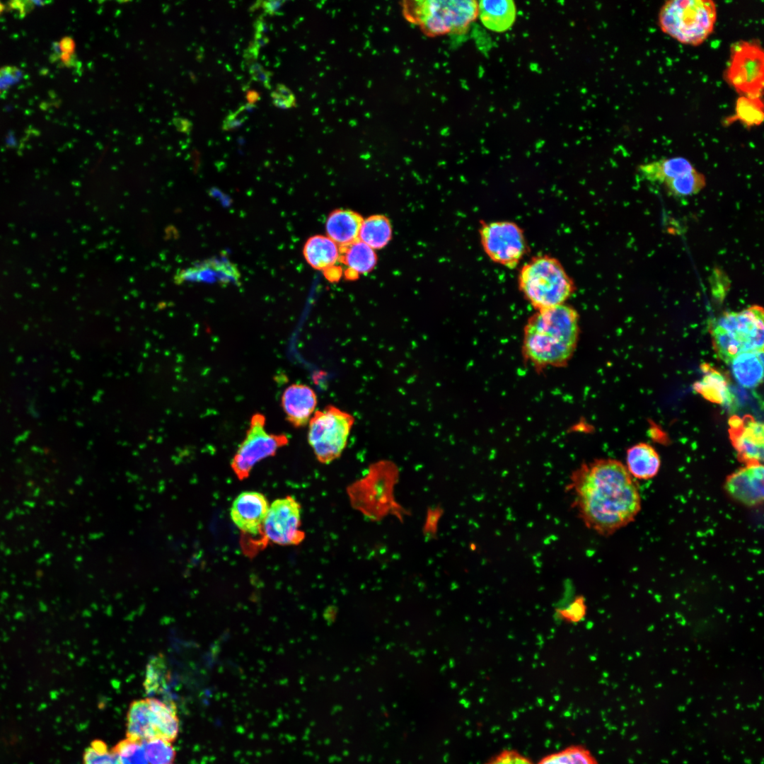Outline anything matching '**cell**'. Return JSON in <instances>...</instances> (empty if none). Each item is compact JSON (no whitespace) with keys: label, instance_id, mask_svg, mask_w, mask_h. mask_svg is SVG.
Masks as SVG:
<instances>
[{"label":"cell","instance_id":"obj_1","mask_svg":"<svg viewBox=\"0 0 764 764\" xmlns=\"http://www.w3.org/2000/svg\"><path fill=\"white\" fill-rule=\"evenodd\" d=\"M572 507L589 529L610 536L632 521L641 498L625 465L612 458L583 463L567 485Z\"/></svg>","mask_w":764,"mask_h":764},{"label":"cell","instance_id":"obj_17","mask_svg":"<svg viewBox=\"0 0 764 764\" xmlns=\"http://www.w3.org/2000/svg\"><path fill=\"white\" fill-rule=\"evenodd\" d=\"M240 278L236 268L216 260H207L180 270L174 276L176 284L185 282L236 283Z\"/></svg>","mask_w":764,"mask_h":764},{"label":"cell","instance_id":"obj_6","mask_svg":"<svg viewBox=\"0 0 764 764\" xmlns=\"http://www.w3.org/2000/svg\"><path fill=\"white\" fill-rule=\"evenodd\" d=\"M407 20L429 36L465 33L478 16L475 1H407L403 2Z\"/></svg>","mask_w":764,"mask_h":764},{"label":"cell","instance_id":"obj_34","mask_svg":"<svg viewBox=\"0 0 764 764\" xmlns=\"http://www.w3.org/2000/svg\"><path fill=\"white\" fill-rule=\"evenodd\" d=\"M23 76V71L16 66H4L0 67V97L13 86L18 83Z\"/></svg>","mask_w":764,"mask_h":764},{"label":"cell","instance_id":"obj_44","mask_svg":"<svg viewBox=\"0 0 764 764\" xmlns=\"http://www.w3.org/2000/svg\"><path fill=\"white\" fill-rule=\"evenodd\" d=\"M270 96L272 98L273 104L279 108L289 109L294 107L288 100L282 97L276 91H272Z\"/></svg>","mask_w":764,"mask_h":764},{"label":"cell","instance_id":"obj_13","mask_svg":"<svg viewBox=\"0 0 764 764\" xmlns=\"http://www.w3.org/2000/svg\"><path fill=\"white\" fill-rule=\"evenodd\" d=\"M729 436L739 458L746 464L761 463L763 458V424L751 415L729 420Z\"/></svg>","mask_w":764,"mask_h":764},{"label":"cell","instance_id":"obj_24","mask_svg":"<svg viewBox=\"0 0 764 764\" xmlns=\"http://www.w3.org/2000/svg\"><path fill=\"white\" fill-rule=\"evenodd\" d=\"M340 248V260L347 267V277L352 279L359 274L368 273L376 264L377 257L374 250L360 240Z\"/></svg>","mask_w":764,"mask_h":764},{"label":"cell","instance_id":"obj_23","mask_svg":"<svg viewBox=\"0 0 764 764\" xmlns=\"http://www.w3.org/2000/svg\"><path fill=\"white\" fill-rule=\"evenodd\" d=\"M516 6L511 0L481 1L478 15L489 30L502 33L509 30L516 19Z\"/></svg>","mask_w":764,"mask_h":764},{"label":"cell","instance_id":"obj_7","mask_svg":"<svg viewBox=\"0 0 764 764\" xmlns=\"http://www.w3.org/2000/svg\"><path fill=\"white\" fill-rule=\"evenodd\" d=\"M127 737L141 741L161 739L173 741L178 734L175 705L155 698L133 701L127 712Z\"/></svg>","mask_w":764,"mask_h":764},{"label":"cell","instance_id":"obj_42","mask_svg":"<svg viewBox=\"0 0 764 764\" xmlns=\"http://www.w3.org/2000/svg\"><path fill=\"white\" fill-rule=\"evenodd\" d=\"M276 92L288 100L294 107L296 106V98L294 93L285 85L278 83L276 86Z\"/></svg>","mask_w":764,"mask_h":764},{"label":"cell","instance_id":"obj_35","mask_svg":"<svg viewBox=\"0 0 764 764\" xmlns=\"http://www.w3.org/2000/svg\"><path fill=\"white\" fill-rule=\"evenodd\" d=\"M485 764H533L526 757L514 750H504Z\"/></svg>","mask_w":764,"mask_h":764},{"label":"cell","instance_id":"obj_39","mask_svg":"<svg viewBox=\"0 0 764 764\" xmlns=\"http://www.w3.org/2000/svg\"><path fill=\"white\" fill-rule=\"evenodd\" d=\"M284 3L285 1H264L260 2V6L266 14L275 16Z\"/></svg>","mask_w":764,"mask_h":764},{"label":"cell","instance_id":"obj_12","mask_svg":"<svg viewBox=\"0 0 764 764\" xmlns=\"http://www.w3.org/2000/svg\"><path fill=\"white\" fill-rule=\"evenodd\" d=\"M301 505L292 497L274 500L270 506L262 524L260 545L272 542L281 545L301 543L305 533L301 528Z\"/></svg>","mask_w":764,"mask_h":764},{"label":"cell","instance_id":"obj_18","mask_svg":"<svg viewBox=\"0 0 764 764\" xmlns=\"http://www.w3.org/2000/svg\"><path fill=\"white\" fill-rule=\"evenodd\" d=\"M363 221L360 214L348 209H336L328 216L325 222L327 236L340 247H344L359 240Z\"/></svg>","mask_w":764,"mask_h":764},{"label":"cell","instance_id":"obj_9","mask_svg":"<svg viewBox=\"0 0 764 764\" xmlns=\"http://www.w3.org/2000/svg\"><path fill=\"white\" fill-rule=\"evenodd\" d=\"M724 79L741 96L761 98L764 86V52L760 45L745 40L732 45Z\"/></svg>","mask_w":764,"mask_h":764},{"label":"cell","instance_id":"obj_36","mask_svg":"<svg viewBox=\"0 0 764 764\" xmlns=\"http://www.w3.org/2000/svg\"><path fill=\"white\" fill-rule=\"evenodd\" d=\"M8 6L11 10H16L23 18L34 9L35 4L34 1H11L8 3Z\"/></svg>","mask_w":764,"mask_h":764},{"label":"cell","instance_id":"obj_43","mask_svg":"<svg viewBox=\"0 0 764 764\" xmlns=\"http://www.w3.org/2000/svg\"><path fill=\"white\" fill-rule=\"evenodd\" d=\"M259 50L260 49L257 47L253 42H251L248 47L244 52V59L246 60V62H249L250 64L253 62H255V60H256L258 57Z\"/></svg>","mask_w":764,"mask_h":764},{"label":"cell","instance_id":"obj_25","mask_svg":"<svg viewBox=\"0 0 764 764\" xmlns=\"http://www.w3.org/2000/svg\"><path fill=\"white\" fill-rule=\"evenodd\" d=\"M694 169V166L688 159L678 156L639 165L637 170L646 180L663 183L667 179Z\"/></svg>","mask_w":764,"mask_h":764},{"label":"cell","instance_id":"obj_48","mask_svg":"<svg viewBox=\"0 0 764 764\" xmlns=\"http://www.w3.org/2000/svg\"><path fill=\"white\" fill-rule=\"evenodd\" d=\"M264 69H264L263 66L261 64H260V63H258L257 62H253L249 65V73H250V74L251 76H253V75H254V74H257V73H258V72H260V71H262Z\"/></svg>","mask_w":764,"mask_h":764},{"label":"cell","instance_id":"obj_31","mask_svg":"<svg viewBox=\"0 0 764 764\" xmlns=\"http://www.w3.org/2000/svg\"><path fill=\"white\" fill-rule=\"evenodd\" d=\"M146 758L149 764H170L175 757V751L166 740L155 739L144 741Z\"/></svg>","mask_w":764,"mask_h":764},{"label":"cell","instance_id":"obj_19","mask_svg":"<svg viewBox=\"0 0 764 764\" xmlns=\"http://www.w3.org/2000/svg\"><path fill=\"white\" fill-rule=\"evenodd\" d=\"M701 369L705 374L693 384L694 390L710 402L731 407L736 398L725 376L707 364Z\"/></svg>","mask_w":764,"mask_h":764},{"label":"cell","instance_id":"obj_29","mask_svg":"<svg viewBox=\"0 0 764 764\" xmlns=\"http://www.w3.org/2000/svg\"><path fill=\"white\" fill-rule=\"evenodd\" d=\"M538 764H598L591 753L580 746L567 747L543 758Z\"/></svg>","mask_w":764,"mask_h":764},{"label":"cell","instance_id":"obj_14","mask_svg":"<svg viewBox=\"0 0 764 764\" xmlns=\"http://www.w3.org/2000/svg\"><path fill=\"white\" fill-rule=\"evenodd\" d=\"M763 471L761 463L746 464L727 478L725 491L732 499L746 506L755 507L762 504L764 495Z\"/></svg>","mask_w":764,"mask_h":764},{"label":"cell","instance_id":"obj_45","mask_svg":"<svg viewBox=\"0 0 764 764\" xmlns=\"http://www.w3.org/2000/svg\"><path fill=\"white\" fill-rule=\"evenodd\" d=\"M254 27L255 28V33H258L263 34V35H265L266 33H267L269 31V30H270L268 24L267 23V22L265 21L264 18L262 16L258 17L255 20V23H254Z\"/></svg>","mask_w":764,"mask_h":764},{"label":"cell","instance_id":"obj_49","mask_svg":"<svg viewBox=\"0 0 764 764\" xmlns=\"http://www.w3.org/2000/svg\"><path fill=\"white\" fill-rule=\"evenodd\" d=\"M5 8V5L0 2V14L4 11Z\"/></svg>","mask_w":764,"mask_h":764},{"label":"cell","instance_id":"obj_28","mask_svg":"<svg viewBox=\"0 0 764 764\" xmlns=\"http://www.w3.org/2000/svg\"><path fill=\"white\" fill-rule=\"evenodd\" d=\"M668 195L676 197H685L700 192L706 185L703 174L695 168L690 172L666 180L663 183Z\"/></svg>","mask_w":764,"mask_h":764},{"label":"cell","instance_id":"obj_10","mask_svg":"<svg viewBox=\"0 0 764 764\" xmlns=\"http://www.w3.org/2000/svg\"><path fill=\"white\" fill-rule=\"evenodd\" d=\"M480 235L486 255L499 265L514 268L527 253L524 231L514 221L499 220L485 223L480 228Z\"/></svg>","mask_w":764,"mask_h":764},{"label":"cell","instance_id":"obj_41","mask_svg":"<svg viewBox=\"0 0 764 764\" xmlns=\"http://www.w3.org/2000/svg\"><path fill=\"white\" fill-rule=\"evenodd\" d=\"M272 76V73L267 70H262L253 76L251 79L253 81L260 83L265 88L267 89L271 88L270 77Z\"/></svg>","mask_w":764,"mask_h":764},{"label":"cell","instance_id":"obj_46","mask_svg":"<svg viewBox=\"0 0 764 764\" xmlns=\"http://www.w3.org/2000/svg\"><path fill=\"white\" fill-rule=\"evenodd\" d=\"M269 41L270 40L267 36L258 33H255L254 40L253 41V42L259 49L265 46L269 42Z\"/></svg>","mask_w":764,"mask_h":764},{"label":"cell","instance_id":"obj_22","mask_svg":"<svg viewBox=\"0 0 764 764\" xmlns=\"http://www.w3.org/2000/svg\"><path fill=\"white\" fill-rule=\"evenodd\" d=\"M626 464L625 467L631 476L648 480L658 473L661 461L658 453L651 445L639 443L627 449Z\"/></svg>","mask_w":764,"mask_h":764},{"label":"cell","instance_id":"obj_3","mask_svg":"<svg viewBox=\"0 0 764 764\" xmlns=\"http://www.w3.org/2000/svg\"><path fill=\"white\" fill-rule=\"evenodd\" d=\"M518 284L525 299L537 311L565 303L575 291L561 262L549 255L535 256L523 265Z\"/></svg>","mask_w":764,"mask_h":764},{"label":"cell","instance_id":"obj_40","mask_svg":"<svg viewBox=\"0 0 764 764\" xmlns=\"http://www.w3.org/2000/svg\"><path fill=\"white\" fill-rule=\"evenodd\" d=\"M60 52L73 54L75 53V42L71 37L65 36L58 42Z\"/></svg>","mask_w":764,"mask_h":764},{"label":"cell","instance_id":"obj_33","mask_svg":"<svg viewBox=\"0 0 764 764\" xmlns=\"http://www.w3.org/2000/svg\"><path fill=\"white\" fill-rule=\"evenodd\" d=\"M586 610L584 598L582 596H577L567 607L556 610V616L561 620L577 623L584 619Z\"/></svg>","mask_w":764,"mask_h":764},{"label":"cell","instance_id":"obj_47","mask_svg":"<svg viewBox=\"0 0 764 764\" xmlns=\"http://www.w3.org/2000/svg\"><path fill=\"white\" fill-rule=\"evenodd\" d=\"M248 103L255 105L260 99V94L253 90L248 91L246 93Z\"/></svg>","mask_w":764,"mask_h":764},{"label":"cell","instance_id":"obj_5","mask_svg":"<svg viewBox=\"0 0 764 764\" xmlns=\"http://www.w3.org/2000/svg\"><path fill=\"white\" fill-rule=\"evenodd\" d=\"M717 21V6L711 0H671L659 13L663 33L678 42L698 46L712 33Z\"/></svg>","mask_w":764,"mask_h":764},{"label":"cell","instance_id":"obj_37","mask_svg":"<svg viewBox=\"0 0 764 764\" xmlns=\"http://www.w3.org/2000/svg\"><path fill=\"white\" fill-rule=\"evenodd\" d=\"M50 58L52 62L59 60L63 66L68 68L79 67V61L78 60L76 53L69 54L60 52L57 56L51 55Z\"/></svg>","mask_w":764,"mask_h":764},{"label":"cell","instance_id":"obj_32","mask_svg":"<svg viewBox=\"0 0 764 764\" xmlns=\"http://www.w3.org/2000/svg\"><path fill=\"white\" fill-rule=\"evenodd\" d=\"M83 761V764H121L118 756L100 740L92 741L85 749Z\"/></svg>","mask_w":764,"mask_h":764},{"label":"cell","instance_id":"obj_2","mask_svg":"<svg viewBox=\"0 0 764 764\" xmlns=\"http://www.w3.org/2000/svg\"><path fill=\"white\" fill-rule=\"evenodd\" d=\"M577 311L566 303L537 311L524 328L522 352L538 369L566 364L579 336Z\"/></svg>","mask_w":764,"mask_h":764},{"label":"cell","instance_id":"obj_21","mask_svg":"<svg viewBox=\"0 0 764 764\" xmlns=\"http://www.w3.org/2000/svg\"><path fill=\"white\" fill-rule=\"evenodd\" d=\"M303 255L311 267L327 272L340 260V248L327 236L315 235L306 241Z\"/></svg>","mask_w":764,"mask_h":764},{"label":"cell","instance_id":"obj_11","mask_svg":"<svg viewBox=\"0 0 764 764\" xmlns=\"http://www.w3.org/2000/svg\"><path fill=\"white\" fill-rule=\"evenodd\" d=\"M265 425L263 415L256 413L253 415L245 437L231 461V468L240 480L249 476L257 462L274 456L279 448L289 442L285 434L267 433Z\"/></svg>","mask_w":764,"mask_h":764},{"label":"cell","instance_id":"obj_27","mask_svg":"<svg viewBox=\"0 0 764 764\" xmlns=\"http://www.w3.org/2000/svg\"><path fill=\"white\" fill-rule=\"evenodd\" d=\"M763 107L761 98L740 96L736 102L734 114L725 119L724 125H729L739 121L748 128L758 126L763 121Z\"/></svg>","mask_w":764,"mask_h":764},{"label":"cell","instance_id":"obj_38","mask_svg":"<svg viewBox=\"0 0 764 764\" xmlns=\"http://www.w3.org/2000/svg\"><path fill=\"white\" fill-rule=\"evenodd\" d=\"M241 113L239 110L229 114L223 122L222 129L224 131H229L240 127L243 123H244L245 117H238V115Z\"/></svg>","mask_w":764,"mask_h":764},{"label":"cell","instance_id":"obj_20","mask_svg":"<svg viewBox=\"0 0 764 764\" xmlns=\"http://www.w3.org/2000/svg\"><path fill=\"white\" fill-rule=\"evenodd\" d=\"M763 349L745 352L729 362L736 382L746 388L758 386L763 378Z\"/></svg>","mask_w":764,"mask_h":764},{"label":"cell","instance_id":"obj_4","mask_svg":"<svg viewBox=\"0 0 764 764\" xmlns=\"http://www.w3.org/2000/svg\"><path fill=\"white\" fill-rule=\"evenodd\" d=\"M714 348L726 363L740 353L763 349V309L752 306L739 312H727L712 326Z\"/></svg>","mask_w":764,"mask_h":764},{"label":"cell","instance_id":"obj_16","mask_svg":"<svg viewBox=\"0 0 764 764\" xmlns=\"http://www.w3.org/2000/svg\"><path fill=\"white\" fill-rule=\"evenodd\" d=\"M281 403L289 422L295 427H301L309 422L317 405V396L306 385L292 384L284 390Z\"/></svg>","mask_w":764,"mask_h":764},{"label":"cell","instance_id":"obj_8","mask_svg":"<svg viewBox=\"0 0 764 764\" xmlns=\"http://www.w3.org/2000/svg\"><path fill=\"white\" fill-rule=\"evenodd\" d=\"M354 417L334 406L316 411L308 422V441L317 460L330 463L345 448Z\"/></svg>","mask_w":764,"mask_h":764},{"label":"cell","instance_id":"obj_26","mask_svg":"<svg viewBox=\"0 0 764 764\" xmlns=\"http://www.w3.org/2000/svg\"><path fill=\"white\" fill-rule=\"evenodd\" d=\"M392 228L389 220L383 215H373L363 219L359 240L372 249H381L391 238Z\"/></svg>","mask_w":764,"mask_h":764},{"label":"cell","instance_id":"obj_15","mask_svg":"<svg viewBox=\"0 0 764 764\" xmlns=\"http://www.w3.org/2000/svg\"><path fill=\"white\" fill-rule=\"evenodd\" d=\"M269 507L267 499L262 493L243 492L233 502L231 518L242 532L257 536L261 533Z\"/></svg>","mask_w":764,"mask_h":764},{"label":"cell","instance_id":"obj_30","mask_svg":"<svg viewBox=\"0 0 764 764\" xmlns=\"http://www.w3.org/2000/svg\"><path fill=\"white\" fill-rule=\"evenodd\" d=\"M121 764H148L144 741L127 738L118 742L112 748Z\"/></svg>","mask_w":764,"mask_h":764}]
</instances>
